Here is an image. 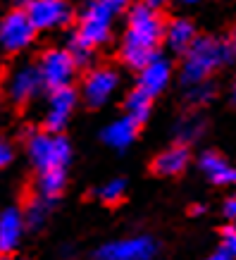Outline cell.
<instances>
[{"mask_svg":"<svg viewBox=\"0 0 236 260\" xmlns=\"http://www.w3.org/2000/svg\"><path fill=\"white\" fill-rule=\"evenodd\" d=\"M115 19H117V12L105 0H84L77 12L74 31H77L79 39L86 41L88 46L103 48L112 41Z\"/></svg>","mask_w":236,"mask_h":260,"instance_id":"cell-4","label":"cell"},{"mask_svg":"<svg viewBox=\"0 0 236 260\" xmlns=\"http://www.w3.org/2000/svg\"><path fill=\"white\" fill-rule=\"evenodd\" d=\"M165 24L160 8L146 0L131 3V8L124 12V34L117 43L119 62L126 70L139 72L155 60L165 41Z\"/></svg>","mask_w":236,"mask_h":260,"instance_id":"cell-1","label":"cell"},{"mask_svg":"<svg viewBox=\"0 0 236 260\" xmlns=\"http://www.w3.org/2000/svg\"><path fill=\"white\" fill-rule=\"evenodd\" d=\"M174 134H177V141L181 143H193L198 141L200 136L205 134V119L193 112V115H184V117L177 119V124H174Z\"/></svg>","mask_w":236,"mask_h":260,"instance_id":"cell-21","label":"cell"},{"mask_svg":"<svg viewBox=\"0 0 236 260\" xmlns=\"http://www.w3.org/2000/svg\"><path fill=\"white\" fill-rule=\"evenodd\" d=\"M215 98V84L210 79L200 81V84H191L186 86V93H184V101L193 105V108H203Z\"/></svg>","mask_w":236,"mask_h":260,"instance_id":"cell-24","label":"cell"},{"mask_svg":"<svg viewBox=\"0 0 236 260\" xmlns=\"http://www.w3.org/2000/svg\"><path fill=\"white\" fill-rule=\"evenodd\" d=\"M236 60V39H220L213 34L198 36L196 43L181 55L179 79L184 86L208 81L217 70Z\"/></svg>","mask_w":236,"mask_h":260,"instance_id":"cell-2","label":"cell"},{"mask_svg":"<svg viewBox=\"0 0 236 260\" xmlns=\"http://www.w3.org/2000/svg\"><path fill=\"white\" fill-rule=\"evenodd\" d=\"M198 170L205 174V179L215 186H236V165H231L217 150H203L198 155Z\"/></svg>","mask_w":236,"mask_h":260,"instance_id":"cell-17","label":"cell"},{"mask_svg":"<svg viewBox=\"0 0 236 260\" xmlns=\"http://www.w3.org/2000/svg\"><path fill=\"white\" fill-rule=\"evenodd\" d=\"M191 160H193V153H191L189 143H172L167 146L165 150H160L153 162H150V172L155 177H162V179H174V177H181V174L189 170Z\"/></svg>","mask_w":236,"mask_h":260,"instance_id":"cell-14","label":"cell"},{"mask_svg":"<svg viewBox=\"0 0 236 260\" xmlns=\"http://www.w3.org/2000/svg\"><path fill=\"white\" fill-rule=\"evenodd\" d=\"M64 46L70 48V53L74 55V60L79 62V67L81 70H91L93 67V60H95V50L98 48H93V46H88L84 39H79L77 36V31L72 34L70 39H67V43Z\"/></svg>","mask_w":236,"mask_h":260,"instance_id":"cell-23","label":"cell"},{"mask_svg":"<svg viewBox=\"0 0 236 260\" xmlns=\"http://www.w3.org/2000/svg\"><path fill=\"white\" fill-rule=\"evenodd\" d=\"M26 232H29V224H26L22 205H5L0 210V253L15 255L26 237Z\"/></svg>","mask_w":236,"mask_h":260,"instance_id":"cell-12","label":"cell"},{"mask_svg":"<svg viewBox=\"0 0 236 260\" xmlns=\"http://www.w3.org/2000/svg\"><path fill=\"white\" fill-rule=\"evenodd\" d=\"M24 8L41 34L62 31L77 22V12L72 8V0H31Z\"/></svg>","mask_w":236,"mask_h":260,"instance_id":"cell-11","label":"cell"},{"mask_svg":"<svg viewBox=\"0 0 236 260\" xmlns=\"http://www.w3.org/2000/svg\"><path fill=\"white\" fill-rule=\"evenodd\" d=\"M41 70V77L46 81V88H62V86H72L74 79L79 74V62L74 60V55L70 53V48H46L41 50L39 60H36Z\"/></svg>","mask_w":236,"mask_h":260,"instance_id":"cell-8","label":"cell"},{"mask_svg":"<svg viewBox=\"0 0 236 260\" xmlns=\"http://www.w3.org/2000/svg\"><path fill=\"white\" fill-rule=\"evenodd\" d=\"M198 36H200V34H198L193 19H189V17H172V19H167V24H165V41H162V48H165L170 55L181 57L193 43H196Z\"/></svg>","mask_w":236,"mask_h":260,"instance_id":"cell-16","label":"cell"},{"mask_svg":"<svg viewBox=\"0 0 236 260\" xmlns=\"http://www.w3.org/2000/svg\"><path fill=\"white\" fill-rule=\"evenodd\" d=\"M146 3H150V5H155V8L162 10V8L167 5V3H170V0H146Z\"/></svg>","mask_w":236,"mask_h":260,"instance_id":"cell-33","label":"cell"},{"mask_svg":"<svg viewBox=\"0 0 236 260\" xmlns=\"http://www.w3.org/2000/svg\"><path fill=\"white\" fill-rule=\"evenodd\" d=\"M153 95L146 93L143 88L134 86L129 93H124V101H122V110L126 112V115H131L134 119H139V122H148L150 112H153Z\"/></svg>","mask_w":236,"mask_h":260,"instance_id":"cell-20","label":"cell"},{"mask_svg":"<svg viewBox=\"0 0 236 260\" xmlns=\"http://www.w3.org/2000/svg\"><path fill=\"white\" fill-rule=\"evenodd\" d=\"M157 241L150 234L110 239L93 251V260H155Z\"/></svg>","mask_w":236,"mask_h":260,"instance_id":"cell-9","label":"cell"},{"mask_svg":"<svg viewBox=\"0 0 236 260\" xmlns=\"http://www.w3.org/2000/svg\"><path fill=\"white\" fill-rule=\"evenodd\" d=\"M3 260H29V258H12V255H3Z\"/></svg>","mask_w":236,"mask_h":260,"instance_id":"cell-35","label":"cell"},{"mask_svg":"<svg viewBox=\"0 0 236 260\" xmlns=\"http://www.w3.org/2000/svg\"><path fill=\"white\" fill-rule=\"evenodd\" d=\"M36 24L31 22V17L26 12V8H12L8 10L3 19H0V48L3 53L10 57L22 55L29 48H33L36 36H39Z\"/></svg>","mask_w":236,"mask_h":260,"instance_id":"cell-5","label":"cell"},{"mask_svg":"<svg viewBox=\"0 0 236 260\" xmlns=\"http://www.w3.org/2000/svg\"><path fill=\"white\" fill-rule=\"evenodd\" d=\"M126 186H129V184H126L124 177H112V179L103 181L100 186L93 191V196L98 198L100 203H105V205H117V203L124 201Z\"/></svg>","mask_w":236,"mask_h":260,"instance_id":"cell-22","label":"cell"},{"mask_svg":"<svg viewBox=\"0 0 236 260\" xmlns=\"http://www.w3.org/2000/svg\"><path fill=\"white\" fill-rule=\"evenodd\" d=\"M15 158H17L15 143L10 141V139H3L0 141V167H10L15 162Z\"/></svg>","mask_w":236,"mask_h":260,"instance_id":"cell-26","label":"cell"},{"mask_svg":"<svg viewBox=\"0 0 236 260\" xmlns=\"http://www.w3.org/2000/svg\"><path fill=\"white\" fill-rule=\"evenodd\" d=\"M179 5H186V8H196V5H200V3H205V0H177Z\"/></svg>","mask_w":236,"mask_h":260,"instance_id":"cell-31","label":"cell"},{"mask_svg":"<svg viewBox=\"0 0 236 260\" xmlns=\"http://www.w3.org/2000/svg\"><path fill=\"white\" fill-rule=\"evenodd\" d=\"M67 189V170H46V172H36V181H33V191L39 196H46L50 201H57V198L64 193Z\"/></svg>","mask_w":236,"mask_h":260,"instance_id":"cell-18","label":"cell"},{"mask_svg":"<svg viewBox=\"0 0 236 260\" xmlns=\"http://www.w3.org/2000/svg\"><path fill=\"white\" fill-rule=\"evenodd\" d=\"M119 86H122V74L115 67L93 64L91 70H86L81 86H79L81 103H86V108H91V110H100L115 101V95L119 93Z\"/></svg>","mask_w":236,"mask_h":260,"instance_id":"cell-6","label":"cell"},{"mask_svg":"<svg viewBox=\"0 0 236 260\" xmlns=\"http://www.w3.org/2000/svg\"><path fill=\"white\" fill-rule=\"evenodd\" d=\"M139 132H141V122L124 112V115L110 119L108 124L103 126L100 129V141L112 150H126L136 143Z\"/></svg>","mask_w":236,"mask_h":260,"instance_id":"cell-15","label":"cell"},{"mask_svg":"<svg viewBox=\"0 0 236 260\" xmlns=\"http://www.w3.org/2000/svg\"><path fill=\"white\" fill-rule=\"evenodd\" d=\"M53 205H55V201H50L46 196H39V193L24 201L22 210H24V217H26V224H29L31 232H39V229L46 227V222L53 215Z\"/></svg>","mask_w":236,"mask_h":260,"instance_id":"cell-19","label":"cell"},{"mask_svg":"<svg viewBox=\"0 0 236 260\" xmlns=\"http://www.w3.org/2000/svg\"><path fill=\"white\" fill-rule=\"evenodd\" d=\"M222 215H224L227 222H234L236 224V191H231V193L224 198V203H222Z\"/></svg>","mask_w":236,"mask_h":260,"instance_id":"cell-27","label":"cell"},{"mask_svg":"<svg viewBox=\"0 0 236 260\" xmlns=\"http://www.w3.org/2000/svg\"><path fill=\"white\" fill-rule=\"evenodd\" d=\"M220 246H224L236 258V224L234 222H227V224L220 229Z\"/></svg>","mask_w":236,"mask_h":260,"instance_id":"cell-25","label":"cell"},{"mask_svg":"<svg viewBox=\"0 0 236 260\" xmlns=\"http://www.w3.org/2000/svg\"><path fill=\"white\" fill-rule=\"evenodd\" d=\"M205 260H236V258L227 251V248H224V246H217V248H215V251L210 253Z\"/></svg>","mask_w":236,"mask_h":260,"instance_id":"cell-28","label":"cell"},{"mask_svg":"<svg viewBox=\"0 0 236 260\" xmlns=\"http://www.w3.org/2000/svg\"><path fill=\"white\" fill-rule=\"evenodd\" d=\"M205 213V205L196 203V205H191V215H203Z\"/></svg>","mask_w":236,"mask_h":260,"instance_id":"cell-32","label":"cell"},{"mask_svg":"<svg viewBox=\"0 0 236 260\" xmlns=\"http://www.w3.org/2000/svg\"><path fill=\"white\" fill-rule=\"evenodd\" d=\"M234 39H236V26H234Z\"/></svg>","mask_w":236,"mask_h":260,"instance_id":"cell-36","label":"cell"},{"mask_svg":"<svg viewBox=\"0 0 236 260\" xmlns=\"http://www.w3.org/2000/svg\"><path fill=\"white\" fill-rule=\"evenodd\" d=\"M81 101L74 86H62V88H50L46 95V108H43V117H41V126L48 132H64L70 126L77 105Z\"/></svg>","mask_w":236,"mask_h":260,"instance_id":"cell-10","label":"cell"},{"mask_svg":"<svg viewBox=\"0 0 236 260\" xmlns=\"http://www.w3.org/2000/svg\"><path fill=\"white\" fill-rule=\"evenodd\" d=\"M24 153L36 172L60 170V167L67 170L74 158V148H72L70 139L62 132H48V129H26Z\"/></svg>","mask_w":236,"mask_h":260,"instance_id":"cell-3","label":"cell"},{"mask_svg":"<svg viewBox=\"0 0 236 260\" xmlns=\"http://www.w3.org/2000/svg\"><path fill=\"white\" fill-rule=\"evenodd\" d=\"M12 3H15V5H19V8H24V5H29L31 0H12Z\"/></svg>","mask_w":236,"mask_h":260,"instance_id":"cell-34","label":"cell"},{"mask_svg":"<svg viewBox=\"0 0 236 260\" xmlns=\"http://www.w3.org/2000/svg\"><path fill=\"white\" fill-rule=\"evenodd\" d=\"M229 101H231V105L236 108V77H234V81H231V88H229Z\"/></svg>","mask_w":236,"mask_h":260,"instance_id":"cell-30","label":"cell"},{"mask_svg":"<svg viewBox=\"0 0 236 260\" xmlns=\"http://www.w3.org/2000/svg\"><path fill=\"white\" fill-rule=\"evenodd\" d=\"M174 79V64L172 60L167 55H160L155 57V60H150L143 70L136 72V86L143 88L146 93H150L153 98H157V95H162L170 88V84H172Z\"/></svg>","mask_w":236,"mask_h":260,"instance_id":"cell-13","label":"cell"},{"mask_svg":"<svg viewBox=\"0 0 236 260\" xmlns=\"http://www.w3.org/2000/svg\"><path fill=\"white\" fill-rule=\"evenodd\" d=\"M105 3H108L117 15H122V12H126V10L131 8V0H105Z\"/></svg>","mask_w":236,"mask_h":260,"instance_id":"cell-29","label":"cell"},{"mask_svg":"<svg viewBox=\"0 0 236 260\" xmlns=\"http://www.w3.org/2000/svg\"><path fill=\"white\" fill-rule=\"evenodd\" d=\"M46 88L36 62H17L5 74V98L15 108H26L39 98Z\"/></svg>","mask_w":236,"mask_h":260,"instance_id":"cell-7","label":"cell"}]
</instances>
